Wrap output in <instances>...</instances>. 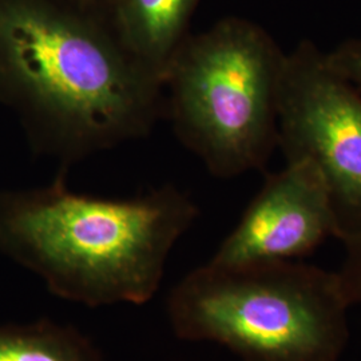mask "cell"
<instances>
[{
    "label": "cell",
    "instance_id": "6da1fadb",
    "mask_svg": "<svg viewBox=\"0 0 361 361\" xmlns=\"http://www.w3.org/2000/svg\"><path fill=\"white\" fill-rule=\"evenodd\" d=\"M0 80L63 169L146 137L164 116L162 82L80 0H0Z\"/></svg>",
    "mask_w": 361,
    "mask_h": 361
},
{
    "label": "cell",
    "instance_id": "7a4b0ae2",
    "mask_svg": "<svg viewBox=\"0 0 361 361\" xmlns=\"http://www.w3.org/2000/svg\"><path fill=\"white\" fill-rule=\"evenodd\" d=\"M66 171L0 201V246L55 296L91 308L147 302L198 207L173 185L129 200L78 194Z\"/></svg>",
    "mask_w": 361,
    "mask_h": 361
},
{
    "label": "cell",
    "instance_id": "3957f363",
    "mask_svg": "<svg viewBox=\"0 0 361 361\" xmlns=\"http://www.w3.org/2000/svg\"><path fill=\"white\" fill-rule=\"evenodd\" d=\"M349 308L337 271L295 261L207 262L168 301L180 338L217 343L243 361H337L348 343Z\"/></svg>",
    "mask_w": 361,
    "mask_h": 361
},
{
    "label": "cell",
    "instance_id": "277c9868",
    "mask_svg": "<svg viewBox=\"0 0 361 361\" xmlns=\"http://www.w3.org/2000/svg\"><path fill=\"white\" fill-rule=\"evenodd\" d=\"M286 52L257 23L226 16L189 34L164 78V116L219 178L261 170L279 147Z\"/></svg>",
    "mask_w": 361,
    "mask_h": 361
},
{
    "label": "cell",
    "instance_id": "5b68a950",
    "mask_svg": "<svg viewBox=\"0 0 361 361\" xmlns=\"http://www.w3.org/2000/svg\"><path fill=\"white\" fill-rule=\"evenodd\" d=\"M279 147L310 159L329 188L340 241L361 229V92L310 39L286 52L279 92Z\"/></svg>",
    "mask_w": 361,
    "mask_h": 361
},
{
    "label": "cell",
    "instance_id": "8992f818",
    "mask_svg": "<svg viewBox=\"0 0 361 361\" xmlns=\"http://www.w3.org/2000/svg\"><path fill=\"white\" fill-rule=\"evenodd\" d=\"M338 228L323 173L310 159L268 176L233 232L209 261L237 268L307 256Z\"/></svg>",
    "mask_w": 361,
    "mask_h": 361
},
{
    "label": "cell",
    "instance_id": "52a82bcc",
    "mask_svg": "<svg viewBox=\"0 0 361 361\" xmlns=\"http://www.w3.org/2000/svg\"><path fill=\"white\" fill-rule=\"evenodd\" d=\"M201 0H109L106 13L119 40L164 85L169 65L188 38Z\"/></svg>",
    "mask_w": 361,
    "mask_h": 361
},
{
    "label": "cell",
    "instance_id": "ba28073f",
    "mask_svg": "<svg viewBox=\"0 0 361 361\" xmlns=\"http://www.w3.org/2000/svg\"><path fill=\"white\" fill-rule=\"evenodd\" d=\"M0 361H104L102 352L75 328L42 320L0 326Z\"/></svg>",
    "mask_w": 361,
    "mask_h": 361
},
{
    "label": "cell",
    "instance_id": "9c48e42d",
    "mask_svg": "<svg viewBox=\"0 0 361 361\" xmlns=\"http://www.w3.org/2000/svg\"><path fill=\"white\" fill-rule=\"evenodd\" d=\"M345 245V259L337 271L349 304H361V229L343 243Z\"/></svg>",
    "mask_w": 361,
    "mask_h": 361
},
{
    "label": "cell",
    "instance_id": "30bf717a",
    "mask_svg": "<svg viewBox=\"0 0 361 361\" xmlns=\"http://www.w3.org/2000/svg\"><path fill=\"white\" fill-rule=\"evenodd\" d=\"M328 62L361 92V38L348 39L326 51Z\"/></svg>",
    "mask_w": 361,
    "mask_h": 361
},
{
    "label": "cell",
    "instance_id": "8fae6325",
    "mask_svg": "<svg viewBox=\"0 0 361 361\" xmlns=\"http://www.w3.org/2000/svg\"><path fill=\"white\" fill-rule=\"evenodd\" d=\"M80 1L87 3V4H91V6H95V7H99V8H102V10L106 11V6H107L109 0H80Z\"/></svg>",
    "mask_w": 361,
    "mask_h": 361
}]
</instances>
